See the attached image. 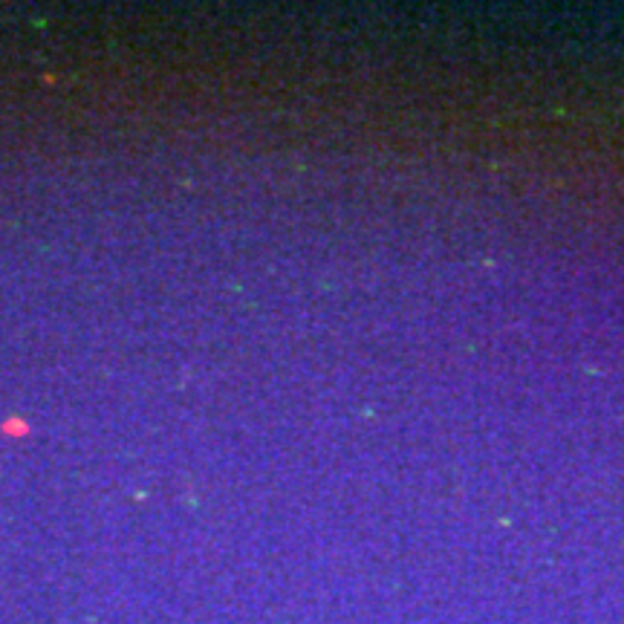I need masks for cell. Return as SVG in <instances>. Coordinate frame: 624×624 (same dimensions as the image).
I'll list each match as a JSON object with an SVG mask.
<instances>
[]
</instances>
